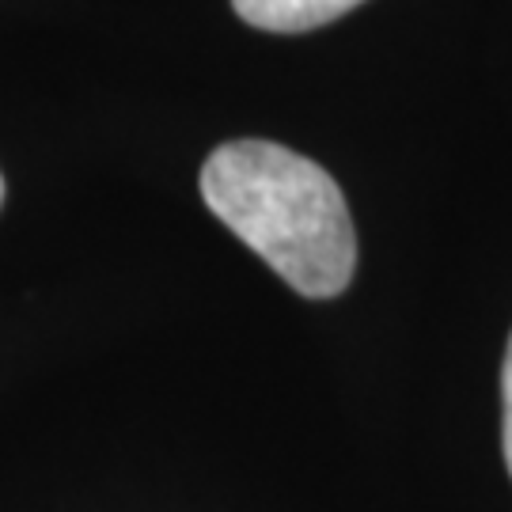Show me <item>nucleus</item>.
<instances>
[{
	"label": "nucleus",
	"mask_w": 512,
	"mask_h": 512,
	"mask_svg": "<svg viewBox=\"0 0 512 512\" xmlns=\"http://www.w3.org/2000/svg\"><path fill=\"white\" fill-rule=\"evenodd\" d=\"M209 213L308 300L349 285L357 236L346 198L323 167L274 141H228L202 167Z\"/></svg>",
	"instance_id": "obj_1"
},
{
	"label": "nucleus",
	"mask_w": 512,
	"mask_h": 512,
	"mask_svg": "<svg viewBox=\"0 0 512 512\" xmlns=\"http://www.w3.org/2000/svg\"><path fill=\"white\" fill-rule=\"evenodd\" d=\"M357 4L361 0H232L243 23H251L258 31H274V35L315 31L330 19L346 16Z\"/></svg>",
	"instance_id": "obj_2"
},
{
	"label": "nucleus",
	"mask_w": 512,
	"mask_h": 512,
	"mask_svg": "<svg viewBox=\"0 0 512 512\" xmlns=\"http://www.w3.org/2000/svg\"><path fill=\"white\" fill-rule=\"evenodd\" d=\"M501 403H505L501 440H505V463H509V475H512V338H509V349H505V368H501Z\"/></svg>",
	"instance_id": "obj_3"
},
{
	"label": "nucleus",
	"mask_w": 512,
	"mask_h": 512,
	"mask_svg": "<svg viewBox=\"0 0 512 512\" xmlns=\"http://www.w3.org/2000/svg\"><path fill=\"white\" fill-rule=\"evenodd\" d=\"M0 202H4V175H0Z\"/></svg>",
	"instance_id": "obj_4"
}]
</instances>
